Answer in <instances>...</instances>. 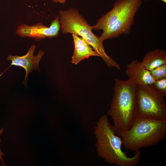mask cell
Listing matches in <instances>:
<instances>
[{
  "label": "cell",
  "mask_w": 166,
  "mask_h": 166,
  "mask_svg": "<svg viewBox=\"0 0 166 166\" xmlns=\"http://www.w3.org/2000/svg\"><path fill=\"white\" fill-rule=\"evenodd\" d=\"M52 1L55 3H65L67 0H52Z\"/></svg>",
  "instance_id": "obj_15"
},
{
  "label": "cell",
  "mask_w": 166,
  "mask_h": 166,
  "mask_svg": "<svg viewBox=\"0 0 166 166\" xmlns=\"http://www.w3.org/2000/svg\"><path fill=\"white\" fill-rule=\"evenodd\" d=\"M95 146L98 156L107 163L116 166H136L141 158L140 150L132 157H128L121 149V138L116 134L110 123L108 116L103 114L98 119L95 127Z\"/></svg>",
  "instance_id": "obj_1"
},
{
  "label": "cell",
  "mask_w": 166,
  "mask_h": 166,
  "mask_svg": "<svg viewBox=\"0 0 166 166\" xmlns=\"http://www.w3.org/2000/svg\"><path fill=\"white\" fill-rule=\"evenodd\" d=\"M141 63L148 70L166 64V51L156 49L148 52L144 57Z\"/></svg>",
  "instance_id": "obj_11"
},
{
  "label": "cell",
  "mask_w": 166,
  "mask_h": 166,
  "mask_svg": "<svg viewBox=\"0 0 166 166\" xmlns=\"http://www.w3.org/2000/svg\"><path fill=\"white\" fill-rule=\"evenodd\" d=\"M164 97L151 85H136L135 117L166 120Z\"/></svg>",
  "instance_id": "obj_6"
},
{
  "label": "cell",
  "mask_w": 166,
  "mask_h": 166,
  "mask_svg": "<svg viewBox=\"0 0 166 166\" xmlns=\"http://www.w3.org/2000/svg\"><path fill=\"white\" fill-rule=\"evenodd\" d=\"M136 84L132 80L115 79L114 94L107 115L116 133L128 130L134 118Z\"/></svg>",
  "instance_id": "obj_4"
},
{
  "label": "cell",
  "mask_w": 166,
  "mask_h": 166,
  "mask_svg": "<svg viewBox=\"0 0 166 166\" xmlns=\"http://www.w3.org/2000/svg\"><path fill=\"white\" fill-rule=\"evenodd\" d=\"M60 29L59 18L58 15L52 21L49 27L41 23L31 26L23 23L18 26L16 34L21 38L28 37L39 41L46 38H52L58 36Z\"/></svg>",
  "instance_id": "obj_7"
},
{
  "label": "cell",
  "mask_w": 166,
  "mask_h": 166,
  "mask_svg": "<svg viewBox=\"0 0 166 166\" xmlns=\"http://www.w3.org/2000/svg\"><path fill=\"white\" fill-rule=\"evenodd\" d=\"M58 16L61 32L63 34H75L82 37L92 47L94 51L104 60L108 67H114L119 70V64L105 52L104 41L94 34L92 26L76 8L59 11Z\"/></svg>",
  "instance_id": "obj_5"
},
{
  "label": "cell",
  "mask_w": 166,
  "mask_h": 166,
  "mask_svg": "<svg viewBox=\"0 0 166 166\" xmlns=\"http://www.w3.org/2000/svg\"><path fill=\"white\" fill-rule=\"evenodd\" d=\"M153 87L164 97H166V78L156 81L151 85Z\"/></svg>",
  "instance_id": "obj_13"
},
{
  "label": "cell",
  "mask_w": 166,
  "mask_h": 166,
  "mask_svg": "<svg viewBox=\"0 0 166 166\" xmlns=\"http://www.w3.org/2000/svg\"><path fill=\"white\" fill-rule=\"evenodd\" d=\"M147 0L148 1H149L152 0ZM159 0V1H162V2H163L164 3H166V0Z\"/></svg>",
  "instance_id": "obj_16"
},
{
  "label": "cell",
  "mask_w": 166,
  "mask_h": 166,
  "mask_svg": "<svg viewBox=\"0 0 166 166\" xmlns=\"http://www.w3.org/2000/svg\"><path fill=\"white\" fill-rule=\"evenodd\" d=\"M166 133V120L142 117H135L128 130L116 133L125 148L133 151L156 145Z\"/></svg>",
  "instance_id": "obj_3"
},
{
  "label": "cell",
  "mask_w": 166,
  "mask_h": 166,
  "mask_svg": "<svg viewBox=\"0 0 166 166\" xmlns=\"http://www.w3.org/2000/svg\"><path fill=\"white\" fill-rule=\"evenodd\" d=\"M74 49L71 62L77 64L82 61L93 56H99L92 47L82 37L76 34H72Z\"/></svg>",
  "instance_id": "obj_10"
},
{
  "label": "cell",
  "mask_w": 166,
  "mask_h": 166,
  "mask_svg": "<svg viewBox=\"0 0 166 166\" xmlns=\"http://www.w3.org/2000/svg\"><path fill=\"white\" fill-rule=\"evenodd\" d=\"M4 131V128H2L0 129V135H2ZM1 142V140L0 139V143ZM5 155L4 154L3 152L2 151L1 149L0 148V161L1 162L2 165L3 166H5L4 160L3 158V156H5Z\"/></svg>",
  "instance_id": "obj_14"
},
{
  "label": "cell",
  "mask_w": 166,
  "mask_h": 166,
  "mask_svg": "<svg viewBox=\"0 0 166 166\" xmlns=\"http://www.w3.org/2000/svg\"></svg>",
  "instance_id": "obj_17"
},
{
  "label": "cell",
  "mask_w": 166,
  "mask_h": 166,
  "mask_svg": "<svg viewBox=\"0 0 166 166\" xmlns=\"http://www.w3.org/2000/svg\"><path fill=\"white\" fill-rule=\"evenodd\" d=\"M155 81L166 78V64L158 66L150 71Z\"/></svg>",
  "instance_id": "obj_12"
},
{
  "label": "cell",
  "mask_w": 166,
  "mask_h": 166,
  "mask_svg": "<svg viewBox=\"0 0 166 166\" xmlns=\"http://www.w3.org/2000/svg\"><path fill=\"white\" fill-rule=\"evenodd\" d=\"M36 47L35 45H32L27 53L22 56L9 55L7 59L11 61V65L0 75V77L11 66H20L24 68L25 70L26 75L23 83L26 85L28 82L29 73H31L34 70L38 71L40 70L39 67V62L45 53L43 51L40 50L37 55H34Z\"/></svg>",
  "instance_id": "obj_8"
},
{
  "label": "cell",
  "mask_w": 166,
  "mask_h": 166,
  "mask_svg": "<svg viewBox=\"0 0 166 166\" xmlns=\"http://www.w3.org/2000/svg\"><path fill=\"white\" fill-rule=\"evenodd\" d=\"M125 73L129 79L133 81L137 85H152L155 81L150 71L136 60H132L127 65Z\"/></svg>",
  "instance_id": "obj_9"
},
{
  "label": "cell",
  "mask_w": 166,
  "mask_h": 166,
  "mask_svg": "<svg viewBox=\"0 0 166 166\" xmlns=\"http://www.w3.org/2000/svg\"><path fill=\"white\" fill-rule=\"evenodd\" d=\"M142 2V0L116 1L112 9L92 26V30H103L100 37L104 41L128 34Z\"/></svg>",
  "instance_id": "obj_2"
}]
</instances>
